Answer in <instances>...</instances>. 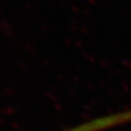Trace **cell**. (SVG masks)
<instances>
[{
    "mask_svg": "<svg viewBox=\"0 0 131 131\" xmlns=\"http://www.w3.org/2000/svg\"><path fill=\"white\" fill-rule=\"evenodd\" d=\"M131 122V110L100 117L62 131H103Z\"/></svg>",
    "mask_w": 131,
    "mask_h": 131,
    "instance_id": "cell-1",
    "label": "cell"
}]
</instances>
